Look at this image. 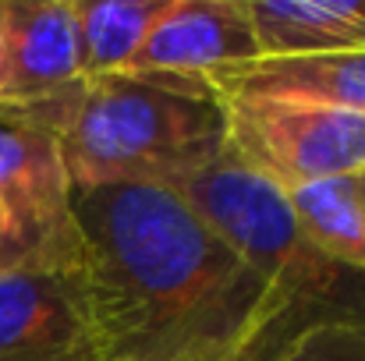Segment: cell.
<instances>
[{"instance_id": "1", "label": "cell", "mask_w": 365, "mask_h": 361, "mask_svg": "<svg viewBox=\"0 0 365 361\" xmlns=\"http://www.w3.org/2000/svg\"><path fill=\"white\" fill-rule=\"evenodd\" d=\"M75 202L103 361H273L305 326L170 188L96 184Z\"/></svg>"}, {"instance_id": "2", "label": "cell", "mask_w": 365, "mask_h": 361, "mask_svg": "<svg viewBox=\"0 0 365 361\" xmlns=\"http://www.w3.org/2000/svg\"><path fill=\"white\" fill-rule=\"evenodd\" d=\"M29 124L57 138L75 188H167L217 159L227 145L220 96L202 78L170 75L124 71L82 78Z\"/></svg>"}, {"instance_id": "3", "label": "cell", "mask_w": 365, "mask_h": 361, "mask_svg": "<svg viewBox=\"0 0 365 361\" xmlns=\"http://www.w3.org/2000/svg\"><path fill=\"white\" fill-rule=\"evenodd\" d=\"M245 266H252L309 323L323 315H365L355 273L323 258L298 227L287 192L242 163L227 145L206 167L167 184Z\"/></svg>"}, {"instance_id": "4", "label": "cell", "mask_w": 365, "mask_h": 361, "mask_svg": "<svg viewBox=\"0 0 365 361\" xmlns=\"http://www.w3.org/2000/svg\"><path fill=\"white\" fill-rule=\"evenodd\" d=\"M75 177L57 138L0 120V273H86V231Z\"/></svg>"}, {"instance_id": "5", "label": "cell", "mask_w": 365, "mask_h": 361, "mask_svg": "<svg viewBox=\"0 0 365 361\" xmlns=\"http://www.w3.org/2000/svg\"><path fill=\"white\" fill-rule=\"evenodd\" d=\"M220 107L227 149L284 192L365 170V114L262 96H220Z\"/></svg>"}, {"instance_id": "6", "label": "cell", "mask_w": 365, "mask_h": 361, "mask_svg": "<svg viewBox=\"0 0 365 361\" xmlns=\"http://www.w3.org/2000/svg\"><path fill=\"white\" fill-rule=\"evenodd\" d=\"M0 120H36L82 82L75 0H0Z\"/></svg>"}, {"instance_id": "7", "label": "cell", "mask_w": 365, "mask_h": 361, "mask_svg": "<svg viewBox=\"0 0 365 361\" xmlns=\"http://www.w3.org/2000/svg\"><path fill=\"white\" fill-rule=\"evenodd\" d=\"M82 276L0 273V361H103Z\"/></svg>"}, {"instance_id": "8", "label": "cell", "mask_w": 365, "mask_h": 361, "mask_svg": "<svg viewBox=\"0 0 365 361\" xmlns=\"http://www.w3.org/2000/svg\"><path fill=\"white\" fill-rule=\"evenodd\" d=\"M248 61H259V43L245 0H170L131 71L206 82Z\"/></svg>"}, {"instance_id": "9", "label": "cell", "mask_w": 365, "mask_h": 361, "mask_svg": "<svg viewBox=\"0 0 365 361\" xmlns=\"http://www.w3.org/2000/svg\"><path fill=\"white\" fill-rule=\"evenodd\" d=\"M206 85L217 96L294 100L365 114V50L316 57H259L206 78Z\"/></svg>"}, {"instance_id": "10", "label": "cell", "mask_w": 365, "mask_h": 361, "mask_svg": "<svg viewBox=\"0 0 365 361\" xmlns=\"http://www.w3.org/2000/svg\"><path fill=\"white\" fill-rule=\"evenodd\" d=\"M259 57L365 50V0H245Z\"/></svg>"}, {"instance_id": "11", "label": "cell", "mask_w": 365, "mask_h": 361, "mask_svg": "<svg viewBox=\"0 0 365 361\" xmlns=\"http://www.w3.org/2000/svg\"><path fill=\"white\" fill-rule=\"evenodd\" d=\"M305 241L348 273L365 276V199L355 177H327L287 188Z\"/></svg>"}, {"instance_id": "12", "label": "cell", "mask_w": 365, "mask_h": 361, "mask_svg": "<svg viewBox=\"0 0 365 361\" xmlns=\"http://www.w3.org/2000/svg\"><path fill=\"white\" fill-rule=\"evenodd\" d=\"M170 0H75L82 78L131 71L153 21Z\"/></svg>"}, {"instance_id": "13", "label": "cell", "mask_w": 365, "mask_h": 361, "mask_svg": "<svg viewBox=\"0 0 365 361\" xmlns=\"http://www.w3.org/2000/svg\"><path fill=\"white\" fill-rule=\"evenodd\" d=\"M273 361H365V315H323L298 326Z\"/></svg>"}, {"instance_id": "14", "label": "cell", "mask_w": 365, "mask_h": 361, "mask_svg": "<svg viewBox=\"0 0 365 361\" xmlns=\"http://www.w3.org/2000/svg\"><path fill=\"white\" fill-rule=\"evenodd\" d=\"M359 188H362V199H365V170L359 174Z\"/></svg>"}, {"instance_id": "15", "label": "cell", "mask_w": 365, "mask_h": 361, "mask_svg": "<svg viewBox=\"0 0 365 361\" xmlns=\"http://www.w3.org/2000/svg\"><path fill=\"white\" fill-rule=\"evenodd\" d=\"M0 64H4V53H0Z\"/></svg>"}]
</instances>
